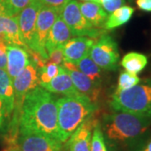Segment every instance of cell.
I'll return each instance as SVG.
<instances>
[{"mask_svg":"<svg viewBox=\"0 0 151 151\" xmlns=\"http://www.w3.org/2000/svg\"><path fill=\"white\" fill-rule=\"evenodd\" d=\"M19 130L35 132L59 140L57 105L51 92L38 86L25 95Z\"/></svg>","mask_w":151,"mask_h":151,"instance_id":"obj_1","label":"cell"},{"mask_svg":"<svg viewBox=\"0 0 151 151\" xmlns=\"http://www.w3.org/2000/svg\"><path fill=\"white\" fill-rule=\"evenodd\" d=\"M151 119L124 112H113L103 116L104 138L113 145H124L137 140L146 133Z\"/></svg>","mask_w":151,"mask_h":151,"instance_id":"obj_2","label":"cell"},{"mask_svg":"<svg viewBox=\"0 0 151 151\" xmlns=\"http://www.w3.org/2000/svg\"><path fill=\"white\" fill-rule=\"evenodd\" d=\"M58 135L62 144L66 142L75 130L86 119L97 111V104L85 95L80 97L64 96L56 100Z\"/></svg>","mask_w":151,"mask_h":151,"instance_id":"obj_3","label":"cell"},{"mask_svg":"<svg viewBox=\"0 0 151 151\" xmlns=\"http://www.w3.org/2000/svg\"><path fill=\"white\" fill-rule=\"evenodd\" d=\"M109 104L114 112H124L151 119V79L140 81L124 91H115Z\"/></svg>","mask_w":151,"mask_h":151,"instance_id":"obj_4","label":"cell"},{"mask_svg":"<svg viewBox=\"0 0 151 151\" xmlns=\"http://www.w3.org/2000/svg\"><path fill=\"white\" fill-rule=\"evenodd\" d=\"M63 20L70 29L73 37H89L97 39L107 30L93 27L81 14L79 2L69 0L60 13Z\"/></svg>","mask_w":151,"mask_h":151,"instance_id":"obj_5","label":"cell"},{"mask_svg":"<svg viewBox=\"0 0 151 151\" xmlns=\"http://www.w3.org/2000/svg\"><path fill=\"white\" fill-rule=\"evenodd\" d=\"M89 55L102 70H116L119 60L118 44L111 35L103 33L93 43Z\"/></svg>","mask_w":151,"mask_h":151,"instance_id":"obj_6","label":"cell"},{"mask_svg":"<svg viewBox=\"0 0 151 151\" xmlns=\"http://www.w3.org/2000/svg\"><path fill=\"white\" fill-rule=\"evenodd\" d=\"M61 11L53 7L42 5L39 11L35 24V52L40 55L45 61L48 59V54L45 50V42L48 34L57 17Z\"/></svg>","mask_w":151,"mask_h":151,"instance_id":"obj_7","label":"cell"},{"mask_svg":"<svg viewBox=\"0 0 151 151\" xmlns=\"http://www.w3.org/2000/svg\"><path fill=\"white\" fill-rule=\"evenodd\" d=\"M16 145L19 151H63L59 140L25 130H19Z\"/></svg>","mask_w":151,"mask_h":151,"instance_id":"obj_8","label":"cell"},{"mask_svg":"<svg viewBox=\"0 0 151 151\" xmlns=\"http://www.w3.org/2000/svg\"><path fill=\"white\" fill-rule=\"evenodd\" d=\"M42 6L40 0H34L17 15L22 39L28 48L35 50V24L39 11Z\"/></svg>","mask_w":151,"mask_h":151,"instance_id":"obj_9","label":"cell"},{"mask_svg":"<svg viewBox=\"0 0 151 151\" xmlns=\"http://www.w3.org/2000/svg\"><path fill=\"white\" fill-rule=\"evenodd\" d=\"M98 121L96 113L86 119L66 140L63 149L65 151H91L92 131Z\"/></svg>","mask_w":151,"mask_h":151,"instance_id":"obj_10","label":"cell"},{"mask_svg":"<svg viewBox=\"0 0 151 151\" xmlns=\"http://www.w3.org/2000/svg\"><path fill=\"white\" fill-rule=\"evenodd\" d=\"M62 65L68 71L72 82L78 92L87 97L93 103L97 104V100L100 95L101 86H97L93 81L84 75L78 69L77 65L69 61L64 60Z\"/></svg>","mask_w":151,"mask_h":151,"instance_id":"obj_11","label":"cell"},{"mask_svg":"<svg viewBox=\"0 0 151 151\" xmlns=\"http://www.w3.org/2000/svg\"><path fill=\"white\" fill-rule=\"evenodd\" d=\"M40 86L43 87L51 93L62 94L67 97H80L83 95L77 91L68 71L63 65H60L59 74L55 78L48 83L40 85Z\"/></svg>","mask_w":151,"mask_h":151,"instance_id":"obj_12","label":"cell"},{"mask_svg":"<svg viewBox=\"0 0 151 151\" xmlns=\"http://www.w3.org/2000/svg\"><path fill=\"white\" fill-rule=\"evenodd\" d=\"M95 40L89 37H72L63 46L64 60L76 64L89 54Z\"/></svg>","mask_w":151,"mask_h":151,"instance_id":"obj_13","label":"cell"},{"mask_svg":"<svg viewBox=\"0 0 151 151\" xmlns=\"http://www.w3.org/2000/svg\"><path fill=\"white\" fill-rule=\"evenodd\" d=\"M29 61L30 58L27 50L17 45H7L6 71L12 80L26 67Z\"/></svg>","mask_w":151,"mask_h":151,"instance_id":"obj_14","label":"cell"},{"mask_svg":"<svg viewBox=\"0 0 151 151\" xmlns=\"http://www.w3.org/2000/svg\"><path fill=\"white\" fill-rule=\"evenodd\" d=\"M72 35L70 29L63 20L60 14L54 22L52 27L48 34L45 42V50L49 54L53 50L58 47H63L65 44L72 38Z\"/></svg>","mask_w":151,"mask_h":151,"instance_id":"obj_15","label":"cell"},{"mask_svg":"<svg viewBox=\"0 0 151 151\" xmlns=\"http://www.w3.org/2000/svg\"><path fill=\"white\" fill-rule=\"evenodd\" d=\"M0 35H3L7 45L20 46L27 50H29L22 39L17 15H0Z\"/></svg>","mask_w":151,"mask_h":151,"instance_id":"obj_16","label":"cell"},{"mask_svg":"<svg viewBox=\"0 0 151 151\" xmlns=\"http://www.w3.org/2000/svg\"><path fill=\"white\" fill-rule=\"evenodd\" d=\"M79 8L81 14L93 27L103 29L108 18V13L103 9L100 4L91 1L81 2L79 3Z\"/></svg>","mask_w":151,"mask_h":151,"instance_id":"obj_17","label":"cell"},{"mask_svg":"<svg viewBox=\"0 0 151 151\" xmlns=\"http://www.w3.org/2000/svg\"><path fill=\"white\" fill-rule=\"evenodd\" d=\"M0 98L4 105L6 112L12 119L14 108V92L13 80L5 70L0 69Z\"/></svg>","mask_w":151,"mask_h":151,"instance_id":"obj_18","label":"cell"},{"mask_svg":"<svg viewBox=\"0 0 151 151\" xmlns=\"http://www.w3.org/2000/svg\"><path fill=\"white\" fill-rule=\"evenodd\" d=\"M134 9L128 5H123L115 9L108 15L103 29L105 30H112L127 24L132 19Z\"/></svg>","mask_w":151,"mask_h":151,"instance_id":"obj_19","label":"cell"},{"mask_svg":"<svg viewBox=\"0 0 151 151\" xmlns=\"http://www.w3.org/2000/svg\"><path fill=\"white\" fill-rule=\"evenodd\" d=\"M76 65L81 72L86 75L89 79H91L97 86H101L103 81L102 69L93 61L89 54L80 60Z\"/></svg>","mask_w":151,"mask_h":151,"instance_id":"obj_20","label":"cell"},{"mask_svg":"<svg viewBox=\"0 0 151 151\" xmlns=\"http://www.w3.org/2000/svg\"><path fill=\"white\" fill-rule=\"evenodd\" d=\"M120 64L126 71L138 74L145 68L148 64V59L145 55L137 52H129L123 57Z\"/></svg>","mask_w":151,"mask_h":151,"instance_id":"obj_21","label":"cell"},{"mask_svg":"<svg viewBox=\"0 0 151 151\" xmlns=\"http://www.w3.org/2000/svg\"><path fill=\"white\" fill-rule=\"evenodd\" d=\"M60 65L55 64H46L42 67L38 68L39 86L46 84L59 74Z\"/></svg>","mask_w":151,"mask_h":151,"instance_id":"obj_22","label":"cell"},{"mask_svg":"<svg viewBox=\"0 0 151 151\" xmlns=\"http://www.w3.org/2000/svg\"><path fill=\"white\" fill-rule=\"evenodd\" d=\"M91 151H108L102 126L99 121L96 124L92 131Z\"/></svg>","mask_w":151,"mask_h":151,"instance_id":"obj_23","label":"cell"},{"mask_svg":"<svg viewBox=\"0 0 151 151\" xmlns=\"http://www.w3.org/2000/svg\"><path fill=\"white\" fill-rule=\"evenodd\" d=\"M140 81V78L137 74L130 73L129 71H122L119 75L118 87L116 89V92H121L129 89L137 85L138 83H139Z\"/></svg>","mask_w":151,"mask_h":151,"instance_id":"obj_24","label":"cell"},{"mask_svg":"<svg viewBox=\"0 0 151 151\" xmlns=\"http://www.w3.org/2000/svg\"><path fill=\"white\" fill-rule=\"evenodd\" d=\"M12 14L16 16L24 8L30 4L34 0H4Z\"/></svg>","mask_w":151,"mask_h":151,"instance_id":"obj_25","label":"cell"},{"mask_svg":"<svg viewBox=\"0 0 151 151\" xmlns=\"http://www.w3.org/2000/svg\"><path fill=\"white\" fill-rule=\"evenodd\" d=\"M10 121L11 118L8 115L4 105L0 98V134H7Z\"/></svg>","mask_w":151,"mask_h":151,"instance_id":"obj_26","label":"cell"},{"mask_svg":"<svg viewBox=\"0 0 151 151\" xmlns=\"http://www.w3.org/2000/svg\"><path fill=\"white\" fill-rule=\"evenodd\" d=\"M63 62H64L63 47L55 48L48 54V59L46 60V64L61 65V64H63Z\"/></svg>","mask_w":151,"mask_h":151,"instance_id":"obj_27","label":"cell"},{"mask_svg":"<svg viewBox=\"0 0 151 151\" xmlns=\"http://www.w3.org/2000/svg\"><path fill=\"white\" fill-rule=\"evenodd\" d=\"M125 0H101L100 4L107 13L110 14L115 9L124 5Z\"/></svg>","mask_w":151,"mask_h":151,"instance_id":"obj_28","label":"cell"},{"mask_svg":"<svg viewBox=\"0 0 151 151\" xmlns=\"http://www.w3.org/2000/svg\"><path fill=\"white\" fill-rule=\"evenodd\" d=\"M42 4V5L53 7L57 9L58 10L61 11L63 7L66 4V3L69 0H40Z\"/></svg>","mask_w":151,"mask_h":151,"instance_id":"obj_29","label":"cell"},{"mask_svg":"<svg viewBox=\"0 0 151 151\" xmlns=\"http://www.w3.org/2000/svg\"><path fill=\"white\" fill-rule=\"evenodd\" d=\"M7 66V44L0 42V69L6 70Z\"/></svg>","mask_w":151,"mask_h":151,"instance_id":"obj_30","label":"cell"},{"mask_svg":"<svg viewBox=\"0 0 151 151\" xmlns=\"http://www.w3.org/2000/svg\"><path fill=\"white\" fill-rule=\"evenodd\" d=\"M136 5L140 10L151 12V0H136Z\"/></svg>","mask_w":151,"mask_h":151,"instance_id":"obj_31","label":"cell"},{"mask_svg":"<svg viewBox=\"0 0 151 151\" xmlns=\"http://www.w3.org/2000/svg\"><path fill=\"white\" fill-rule=\"evenodd\" d=\"M0 15H9L14 16L9 9L8 4L4 0H0Z\"/></svg>","mask_w":151,"mask_h":151,"instance_id":"obj_32","label":"cell"},{"mask_svg":"<svg viewBox=\"0 0 151 151\" xmlns=\"http://www.w3.org/2000/svg\"><path fill=\"white\" fill-rule=\"evenodd\" d=\"M142 151H151V139L146 143Z\"/></svg>","mask_w":151,"mask_h":151,"instance_id":"obj_33","label":"cell"},{"mask_svg":"<svg viewBox=\"0 0 151 151\" xmlns=\"http://www.w3.org/2000/svg\"><path fill=\"white\" fill-rule=\"evenodd\" d=\"M6 151H19V149H18L17 145H14V146H9V147H8V149L6 150Z\"/></svg>","mask_w":151,"mask_h":151,"instance_id":"obj_34","label":"cell"},{"mask_svg":"<svg viewBox=\"0 0 151 151\" xmlns=\"http://www.w3.org/2000/svg\"><path fill=\"white\" fill-rule=\"evenodd\" d=\"M81 1H84V2H89V1H91V2H96V3H98L97 0H81Z\"/></svg>","mask_w":151,"mask_h":151,"instance_id":"obj_35","label":"cell"},{"mask_svg":"<svg viewBox=\"0 0 151 151\" xmlns=\"http://www.w3.org/2000/svg\"><path fill=\"white\" fill-rule=\"evenodd\" d=\"M97 2H98V4H100V2H101V0H97Z\"/></svg>","mask_w":151,"mask_h":151,"instance_id":"obj_36","label":"cell"},{"mask_svg":"<svg viewBox=\"0 0 151 151\" xmlns=\"http://www.w3.org/2000/svg\"><path fill=\"white\" fill-rule=\"evenodd\" d=\"M129 2H133L134 0H129Z\"/></svg>","mask_w":151,"mask_h":151,"instance_id":"obj_37","label":"cell"}]
</instances>
